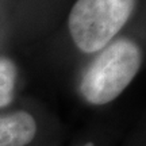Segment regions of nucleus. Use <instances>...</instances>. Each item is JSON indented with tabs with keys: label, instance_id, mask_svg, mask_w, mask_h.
<instances>
[{
	"label": "nucleus",
	"instance_id": "1",
	"mask_svg": "<svg viewBox=\"0 0 146 146\" xmlns=\"http://www.w3.org/2000/svg\"><path fill=\"white\" fill-rule=\"evenodd\" d=\"M142 65L143 49L139 41L119 35L84 66L77 83L78 96L92 107L111 104L131 85Z\"/></svg>",
	"mask_w": 146,
	"mask_h": 146
},
{
	"label": "nucleus",
	"instance_id": "2",
	"mask_svg": "<svg viewBox=\"0 0 146 146\" xmlns=\"http://www.w3.org/2000/svg\"><path fill=\"white\" fill-rule=\"evenodd\" d=\"M135 7L137 0H76L66 22L70 43L83 56L99 53L119 36Z\"/></svg>",
	"mask_w": 146,
	"mask_h": 146
},
{
	"label": "nucleus",
	"instance_id": "3",
	"mask_svg": "<svg viewBox=\"0 0 146 146\" xmlns=\"http://www.w3.org/2000/svg\"><path fill=\"white\" fill-rule=\"evenodd\" d=\"M42 137L43 123L33 110L0 112V146H36Z\"/></svg>",
	"mask_w": 146,
	"mask_h": 146
},
{
	"label": "nucleus",
	"instance_id": "4",
	"mask_svg": "<svg viewBox=\"0 0 146 146\" xmlns=\"http://www.w3.org/2000/svg\"><path fill=\"white\" fill-rule=\"evenodd\" d=\"M18 66L12 58L0 56V110L14 103L18 84Z\"/></svg>",
	"mask_w": 146,
	"mask_h": 146
},
{
	"label": "nucleus",
	"instance_id": "5",
	"mask_svg": "<svg viewBox=\"0 0 146 146\" xmlns=\"http://www.w3.org/2000/svg\"><path fill=\"white\" fill-rule=\"evenodd\" d=\"M74 146H98V145H96L95 141H84V142H81V143L74 145Z\"/></svg>",
	"mask_w": 146,
	"mask_h": 146
}]
</instances>
